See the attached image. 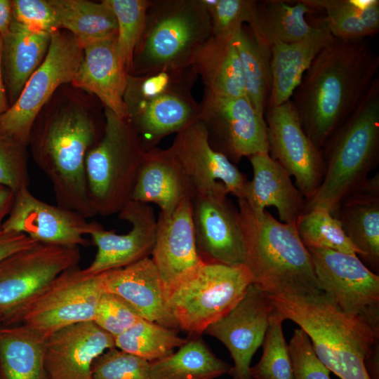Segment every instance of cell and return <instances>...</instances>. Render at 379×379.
I'll return each mask as SVG.
<instances>
[{"label":"cell","mask_w":379,"mask_h":379,"mask_svg":"<svg viewBox=\"0 0 379 379\" xmlns=\"http://www.w3.org/2000/svg\"><path fill=\"white\" fill-rule=\"evenodd\" d=\"M368 39L334 38L315 57L291 100L314 145L321 149L352 114L378 76Z\"/></svg>","instance_id":"cell-1"},{"label":"cell","mask_w":379,"mask_h":379,"mask_svg":"<svg viewBox=\"0 0 379 379\" xmlns=\"http://www.w3.org/2000/svg\"><path fill=\"white\" fill-rule=\"evenodd\" d=\"M269 297L284 321L291 320L306 332L330 371L341 379H379V331L343 312L324 293Z\"/></svg>","instance_id":"cell-2"},{"label":"cell","mask_w":379,"mask_h":379,"mask_svg":"<svg viewBox=\"0 0 379 379\" xmlns=\"http://www.w3.org/2000/svg\"><path fill=\"white\" fill-rule=\"evenodd\" d=\"M93 117L73 105L34 123L28 144L35 164L48 178L58 206L86 218L94 217L88 198L85 164L100 139Z\"/></svg>","instance_id":"cell-3"},{"label":"cell","mask_w":379,"mask_h":379,"mask_svg":"<svg viewBox=\"0 0 379 379\" xmlns=\"http://www.w3.org/2000/svg\"><path fill=\"white\" fill-rule=\"evenodd\" d=\"M238 204L244 265L253 284L269 294L323 293L295 222L278 221L266 209L255 211L243 199Z\"/></svg>","instance_id":"cell-4"},{"label":"cell","mask_w":379,"mask_h":379,"mask_svg":"<svg viewBox=\"0 0 379 379\" xmlns=\"http://www.w3.org/2000/svg\"><path fill=\"white\" fill-rule=\"evenodd\" d=\"M322 181L302 213L322 208L335 214L343 200L368 177L379 161V78L352 114L321 149Z\"/></svg>","instance_id":"cell-5"},{"label":"cell","mask_w":379,"mask_h":379,"mask_svg":"<svg viewBox=\"0 0 379 379\" xmlns=\"http://www.w3.org/2000/svg\"><path fill=\"white\" fill-rule=\"evenodd\" d=\"M211 35L209 15L201 0H150L129 74L192 65Z\"/></svg>","instance_id":"cell-6"},{"label":"cell","mask_w":379,"mask_h":379,"mask_svg":"<svg viewBox=\"0 0 379 379\" xmlns=\"http://www.w3.org/2000/svg\"><path fill=\"white\" fill-rule=\"evenodd\" d=\"M145 152L130 122L105 108L103 133L85 164L88 198L96 215L119 213L131 200Z\"/></svg>","instance_id":"cell-7"},{"label":"cell","mask_w":379,"mask_h":379,"mask_svg":"<svg viewBox=\"0 0 379 379\" xmlns=\"http://www.w3.org/2000/svg\"><path fill=\"white\" fill-rule=\"evenodd\" d=\"M251 284L245 265L203 262L169 293L168 307L178 329L199 336L232 310Z\"/></svg>","instance_id":"cell-8"},{"label":"cell","mask_w":379,"mask_h":379,"mask_svg":"<svg viewBox=\"0 0 379 379\" xmlns=\"http://www.w3.org/2000/svg\"><path fill=\"white\" fill-rule=\"evenodd\" d=\"M104 292L102 272L93 274L78 266L69 268L30 300L13 324H22L47 338L63 327L93 321Z\"/></svg>","instance_id":"cell-9"},{"label":"cell","mask_w":379,"mask_h":379,"mask_svg":"<svg viewBox=\"0 0 379 379\" xmlns=\"http://www.w3.org/2000/svg\"><path fill=\"white\" fill-rule=\"evenodd\" d=\"M82 58V46L72 34L53 32L43 62L18 98L0 115V130L27 147L41 108L61 84L72 82Z\"/></svg>","instance_id":"cell-10"},{"label":"cell","mask_w":379,"mask_h":379,"mask_svg":"<svg viewBox=\"0 0 379 379\" xmlns=\"http://www.w3.org/2000/svg\"><path fill=\"white\" fill-rule=\"evenodd\" d=\"M80 247L36 243L0 261V319L12 325L22 309L64 271L78 266Z\"/></svg>","instance_id":"cell-11"},{"label":"cell","mask_w":379,"mask_h":379,"mask_svg":"<svg viewBox=\"0 0 379 379\" xmlns=\"http://www.w3.org/2000/svg\"><path fill=\"white\" fill-rule=\"evenodd\" d=\"M321 291L343 312L379 331V276L358 258L322 248H307Z\"/></svg>","instance_id":"cell-12"},{"label":"cell","mask_w":379,"mask_h":379,"mask_svg":"<svg viewBox=\"0 0 379 379\" xmlns=\"http://www.w3.org/2000/svg\"><path fill=\"white\" fill-rule=\"evenodd\" d=\"M199 119L212 147L238 163L243 157L268 152L267 127L246 97L204 93Z\"/></svg>","instance_id":"cell-13"},{"label":"cell","mask_w":379,"mask_h":379,"mask_svg":"<svg viewBox=\"0 0 379 379\" xmlns=\"http://www.w3.org/2000/svg\"><path fill=\"white\" fill-rule=\"evenodd\" d=\"M265 120L270 156L295 178L297 188L309 199L324 175L322 150L305 133L291 100L267 107Z\"/></svg>","instance_id":"cell-14"},{"label":"cell","mask_w":379,"mask_h":379,"mask_svg":"<svg viewBox=\"0 0 379 379\" xmlns=\"http://www.w3.org/2000/svg\"><path fill=\"white\" fill-rule=\"evenodd\" d=\"M171 147L187 178L192 197L225 190L238 199H244L249 180L227 157L212 147L199 119L176 133Z\"/></svg>","instance_id":"cell-15"},{"label":"cell","mask_w":379,"mask_h":379,"mask_svg":"<svg viewBox=\"0 0 379 379\" xmlns=\"http://www.w3.org/2000/svg\"><path fill=\"white\" fill-rule=\"evenodd\" d=\"M102 225L79 213L44 202L24 187L15 192L3 230L24 234L39 243L86 246L90 235Z\"/></svg>","instance_id":"cell-16"},{"label":"cell","mask_w":379,"mask_h":379,"mask_svg":"<svg viewBox=\"0 0 379 379\" xmlns=\"http://www.w3.org/2000/svg\"><path fill=\"white\" fill-rule=\"evenodd\" d=\"M273 312L269 294L251 284L236 306L204 331L229 350L233 379H251V359L263 343Z\"/></svg>","instance_id":"cell-17"},{"label":"cell","mask_w":379,"mask_h":379,"mask_svg":"<svg viewBox=\"0 0 379 379\" xmlns=\"http://www.w3.org/2000/svg\"><path fill=\"white\" fill-rule=\"evenodd\" d=\"M225 190L191 199L197 253L204 262L244 265L239 210Z\"/></svg>","instance_id":"cell-18"},{"label":"cell","mask_w":379,"mask_h":379,"mask_svg":"<svg viewBox=\"0 0 379 379\" xmlns=\"http://www.w3.org/2000/svg\"><path fill=\"white\" fill-rule=\"evenodd\" d=\"M118 214L119 219L131 224V230L119 234L101 226L90 234L97 248L93 260L86 268L91 273L124 267L152 254L157 220L153 208L147 204L131 200Z\"/></svg>","instance_id":"cell-19"},{"label":"cell","mask_w":379,"mask_h":379,"mask_svg":"<svg viewBox=\"0 0 379 379\" xmlns=\"http://www.w3.org/2000/svg\"><path fill=\"white\" fill-rule=\"evenodd\" d=\"M115 347L114 338L93 321L63 327L46 338L48 379H92L93 361Z\"/></svg>","instance_id":"cell-20"},{"label":"cell","mask_w":379,"mask_h":379,"mask_svg":"<svg viewBox=\"0 0 379 379\" xmlns=\"http://www.w3.org/2000/svg\"><path fill=\"white\" fill-rule=\"evenodd\" d=\"M152 260L169 293L204 262L195 244L191 199L182 201L169 215L159 213Z\"/></svg>","instance_id":"cell-21"},{"label":"cell","mask_w":379,"mask_h":379,"mask_svg":"<svg viewBox=\"0 0 379 379\" xmlns=\"http://www.w3.org/2000/svg\"><path fill=\"white\" fill-rule=\"evenodd\" d=\"M193 86L183 85L126 107V119L140 137L145 151L199 119L200 103L192 95Z\"/></svg>","instance_id":"cell-22"},{"label":"cell","mask_w":379,"mask_h":379,"mask_svg":"<svg viewBox=\"0 0 379 379\" xmlns=\"http://www.w3.org/2000/svg\"><path fill=\"white\" fill-rule=\"evenodd\" d=\"M102 277L104 291L123 298L142 318L178 330L168 307L163 282L149 257L124 267L103 272Z\"/></svg>","instance_id":"cell-23"},{"label":"cell","mask_w":379,"mask_h":379,"mask_svg":"<svg viewBox=\"0 0 379 379\" xmlns=\"http://www.w3.org/2000/svg\"><path fill=\"white\" fill-rule=\"evenodd\" d=\"M83 58L72 83L95 95L117 116L126 119L124 95L128 72L117 49V36L82 46Z\"/></svg>","instance_id":"cell-24"},{"label":"cell","mask_w":379,"mask_h":379,"mask_svg":"<svg viewBox=\"0 0 379 379\" xmlns=\"http://www.w3.org/2000/svg\"><path fill=\"white\" fill-rule=\"evenodd\" d=\"M192 192L183 169L171 147L145 151L131 200L155 204L160 213L171 215Z\"/></svg>","instance_id":"cell-25"},{"label":"cell","mask_w":379,"mask_h":379,"mask_svg":"<svg viewBox=\"0 0 379 379\" xmlns=\"http://www.w3.org/2000/svg\"><path fill=\"white\" fill-rule=\"evenodd\" d=\"M364 264L379 272V173L368 178L341 203L333 215Z\"/></svg>","instance_id":"cell-26"},{"label":"cell","mask_w":379,"mask_h":379,"mask_svg":"<svg viewBox=\"0 0 379 379\" xmlns=\"http://www.w3.org/2000/svg\"><path fill=\"white\" fill-rule=\"evenodd\" d=\"M314 23L303 39L271 46L272 88L267 107L291 100L315 57L333 40L324 18Z\"/></svg>","instance_id":"cell-27"},{"label":"cell","mask_w":379,"mask_h":379,"mask_svg":"<svg viewBox=\"0 0 379 379\" xmlns=\"http://www.w3.org/2000/svg\"><path fill=\"white\" fill-rule=\"evenodd\" d=\"M253 177L243 199L255 211L276 208L284 223H294L304 210L305 199L293 184L291 175L268 152L248 157Z\"/></svg>","instance_id":"cell-28"},{"label":"cell","mask_w":379,"mask_h":379,"mask_svg":"<svg viewBox=\"0 0 379 379\" xmlns=\"http://www.w3.org/2000/svg\"><path fill=\"white\" fill-rule=\"evenodd\" d=\"M51 34L13 18L8 33L2 37V68L12 104L45 58Z\"/></svg>","instance_id":"cell-29"},{"label":"cell","mask_w":379,"mask_h":379,"mask_svg":"<svg viewBox=\"0 0 379 379\" xmlns=\"http://www.w3.org/2000/svg\"><path fill=\"white\" fill-rule=\"evenodd\" d=\"M318 12L305 0L258 1L248 27L258 42L271 48L277 44L292 43L306 36L314 25L307 22V15Z\"/></svg>","instance_id":"cell-30"},{"label":"cell","mask_w":379,"mask_h":379,"mask_svg":"<svg viewBox=\"0 0 379 379\" xmlns=\"http://www.w3.org/2000/svg\"><path fill=\"white\" fill-rule=\"evenodd\" d=\"M232 38L211 35L198 49L192 65L200 75L206 92L246 97L241 65Z\"/></svg>","instance_id":"cell-31"},{"label":"cell","mask_w":379,"mask_h":379,"mask_svg":"<svg viewBox=\"0 0 379 379\" xmlns=\"http://www.w3.org/2000/svg\"><path fill=\"white\" fill-rule=\"evenodd\" d=\"M46 338L22 324L1 325V379H48Z\"/></svg>","instance_id":"cell-32"},{"label":"cell","mask_w":379,"mask_h":379,"mask_svg":"<svg viewBox=\"0 0 379 379\" xmlns=\"http://www.w3.org/2000/svg\"><path fill=\"white\" fill-rule=\"evenodd\" d=\"M59 28L69 32L81 46L117 35V22L108 0H49Z\"/></svg>","instance_id":"cell-33"},{"label":"cell","mask_w":379,"mask_h":379,"mask_svg":"<svg viewBox=\"0 0 379 379\" xmlns=\"http://www.w3.org/2000/svg\"><path fill=\"white\" fill-rule=\"evenodd\" d=\"M232 366L218 358L199 336H194L175 352L149 362L150 379H214Z\"/></svg>","instance_id":"cell-34"},{"label":"cell","mask_w":379,"mask_h":379,"mask_svg":"<svg viewBox=\"0 0 379 379\" xmlns=\"http://www.w3.org/2000/svg\"><path fill=\"white\" fill-rule=\"evenodd\" d=\"M324 11L327 26L334 38L368 39L379 31L378 0H305Z\"/></svg>","instance_id":"cell-35"},{"label":"cell","mask_w":379,"mask_h":379,"mask_svg":"<svg viewBox=\"0 0 379 379\" xmlns=\"http://www.w3.org/2000/svg\"><path fill=\"white\" fill-rule=\"evenodd\" d=\"M232 39L241 65L246 97L257 114L265 119L272 88L271 48L258 42L246 25Z\"/></svg>","instance_id":"cell-36"},{"label":"cell","mask_w":379,"mask_h":379,"mask_svg":"<svg viewBox=\"0 0 379 379\" xmlns=\"http://www.w3.org/2000/svg\"><path fill=\"white\" fill-rule=\"evenodd\" d=\"M187 340L176 330L142 318L114 338L116 348L149 362L172 354Z\"/></svg>","instance_id":"cell-37"},{"label":"cell","mask_w":379,"mask_h":379,"mask_svg":"<svg viewBox=\"0 0 379 379\" xmlns=\"http://www.w3.org/2000/svg\"><path fill=\"white\" fill-rule=\"evenodd\" d=\"M295 225L306 248H322L349 254H359L345 233L339 220L325 209L302 213L296 218Z\"/></svg>","instance_id":"cell-38"},{"label":"cell","mask_w":379,"mask_h":379,"mask_svg":"<svg viewBox=\"0 0 379 379\" xmlns=\"http://www.w3.org/2000/svg\"><path fill=\"white\" fill-rule=\"evenodd\" d=\"M283 321L274 309L262 343L263 352L258 363L251 368V378L294 379Z\"/></svg>","instance_id":"cell-39"},{"label":"cell","mask_w":379,"mask_h":379,"mask_svg":"<svg viewBox=\"0 0 379 379\" xmlns=\"http://www.w3.org/2000/svg\"><path fill=\"white\" fill-rule=\"evenodd\" d=\"M117 22L119 54L129 74L135 47L142 35L150 0H108Z\"/></svg>","instance_id":"cell-40"},{"label":"cell","mask_w":379,"mask_h":379,"mask_svg":"<svg viewBox=\"0 0 379 379\" xmlns=\"http://www.w3.org/2000/svg\"><path fill=\"white\" fill-rule=\"evenodd\" d=\"M207 11L212 36L232 38L255 14V0H201Z\"/></svg>","instance_id":"cell-41"},{"label":"cell","mask_w":379,"mask_h":379,"mask_svg":"<svg viewBox=\"0 0 379 379\" xmlns=\"http://www.w3.org/2000/svg\"><path fill=\"white\" fill-rule=\"evenodd\" d=\"M149 365L147 360L114 347L93 361L92 379H150Z\"/></svg>","instance_id":"cell-42"},{"label":"cell","mask_w":379,"mask_h":379,"mask_svg":"<svg viewBox=\"0 0 379 379\" xmlns=\"http://www.w3.org/2000/svg\"><path fill=\"white\" fill-rule=\"evenodd\" d=\"M0 185L14 192L29 185L26 146L1 130Z\"/></svg>","instance_id":"cell-43"},{"label":"cell","mask_w":379,"mask_h":379,"mask_svg":"<svg viewBox=\"0 0 379 379\" xmlns=\"http://www.w3.org/2000/svg\"><path fill=\"white\" fill-rule=\"evenodd\" d=\"M140 319L141 316L131 305L121 297L105 291L97 305L93 321L116 338Z\"/></svg>","instance_id":"cell-44"},{"label":"cell","mask_w":379,"mask_h":379,"mask_svg":"<svg viewBox=\"0 0 379 379\" xmlns=\"http://www.w3.org/2000/svg\"><path fill=\"white\" fill-rule=\"evenodd\" d=\"M288 350L294 379H331L330 371L319 359L310 337L302 328L295 329Z\"/></svg>","instance_id":"cell-45"},{"label":"cell","mask_w":379,"mask_h":379,"mask_svg":"<svg viewBox=\"0 0 379 379\" xmlns=\"http://www.w3.org/2000/svg\"><path fill=\"white\" fill-rule=\"evenodd\" d=\"M13 19L32 29L53 34L59 30L48 1L15 0L12 1Z\"/></svg>","instance_id":"cell-46"},{"label":"cell","mask_w":379,"mask_h":379,"mask_svg":"<svg viewBox=\"0 0 379 379\" xmlns=\"http://www.w3.org/2000/svg\"><path fill=\"white\" fill-rule=\"evenodd\" d=\"M36 243L29 237L18 232L0 229V261L11 254Z\"/></svg>","instance_id":"cell-47"},{"label":"cell","mask_w":379,"mask_h":379,"mask_svg":"<svg viewBox=\"0 0 379 379\" xmlns=\"http://www.w3.org/2000/svg\"><path fill=\"white\" fill-rule=\"evenodd\" d=\"M15 192L10 188L0 185V229L12 207Z\"/></svg>","instance_id":"cell-48"},{"label":"cell","mask_w":379,"mask_h":379,"mask_svg":"<svg viewBox=\"0 0 379 379\" xmlns=\"http://www.w3.org/2000/svg\"><path fill=\"white\" fill-rule=\"evenodd\" d=\"M12 2L0 0V35L3 37L8 32L12 22Z\"/></svg>","instance_id":"cell-49"},{"label":"cell","mask_w":379,"mask_h":379,"mask_svg":"<svg viewBox=\"0 0 379 379\" xmlns=\"http://www.w3.org/2000/svg\"><path fill=\"white\" fill-rule=\"evenodd\" d=\"M2 51L3 39L0 35V115L5 112L8 109L6 90L3 80Z\"/></svg>","instance_id":"cell-50"},{"label":"cell","mask_w":379,"mask_h":379,"mask_svg":"<svg viewBox=\"0 0 379 379\" xmlns=\"http://www.w3.org/2000/svg\"><path fill=\"white\" fill-rule=\"evenodd\" d=\"M2 325L1 319H0V326Z\"/></svg>","instance_id":"cell-51"},{"label":"cell","mask_w":379,"mask_h":379,"mask_svg":"<svg viewBox=\"0 0 379 379\" xmlns=\"http://www.w3.org/2000/svg\"><path fill=\"white\" fill-rule=\"evenodd\" d=\"M251 379H254V378H251Z\"/></svg>","instance_id":"cell-52"},{"label":"cell","mask_w":379,"mask_h":379,"mask_svg":"<svg viewBox=\"0 0 379 379\" xmlns=\"http://www.w3.org/2000/svg\"><path fill=\"white\" fill-rule=\"evenodd\" d=\"M0 379H1V378H0Z\"/></svg>","instance_id":"cell-53"}]
</instances>
